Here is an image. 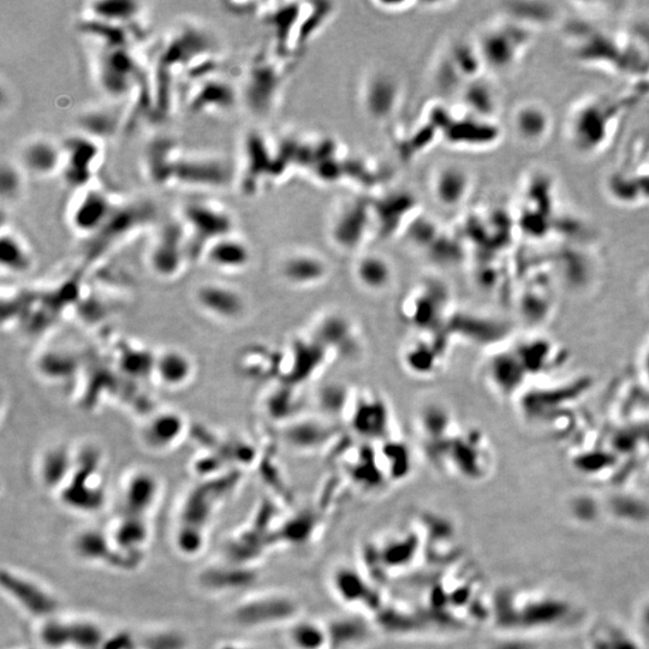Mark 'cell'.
I'll list each match as a JSON object with an SVG mask.
<instances>
[{
	"instance_id": "cell-25",
	"label": "cell",
	"mask_w": 649,
	"mask_h": 649,
	"mask_svg": "<svg viewBox=\"0 0 649 649\" xmlns=\"http://www.w3.org/2000/svg\"><path fill=\"white\" fill-rule=\"evenodd\" d=\"M235 88L219 77H201L189 95L188 109L195 113H214L232 109L236 103Z\"/></svg>"
},
{
	"instance_id": "cell-12",
	"label": "cell",
	"mask_w": 649,
	"mask_h": 649,
	"mask_svg": "<svg viewBox=\"0 0 649 649\" xmlns=\"http://www.w3.org/2000/svg\"><path fill=\"white\" fill-rule=\"evenodd\" d=\"M2 586L9 598L29 616L41 622L57 616L59 601L56 595L33 577L14 569H3Z\"/></svg>"
},
{
	"instance_id": "cell-28",
	"label": "cell",
	"mask_w": 649,
	"mask_h": 649,
	"mask_svg": "<svg viewBox=\"0 0 649 649\" xmlns=\"http://www.w3.org/2000/svg\"><path fill=\"white\" fill-rule=\"evenodd\" d=\"M277 81L278 74L272 64L258 61L249 67L244 83V98L250 109L256 112L269 110Z\"/></svg>"
},
{
	"instance_id": "cell-43",
	"label": "cell",
	"mask_w": 649,
	"mask_h": 649,
	"mask_svg": "<svg viewBox=\"0 0 649 649\" xmlns=\"http://www.w3.org/2000/svg\"><path fill=\"white\" fill-rule=\"evenodd\" d=\"M219 649H254L243 645H236V643H228V645L220 646Z\"/></svg>"
},
{
	"instance_id": "cell-32",
	"label": "cell",
	"mask_w": 649,
	"mask_h": 649,
	"mask_svg": "<svg viewBox=\"0 0 649 649\" xmlns=\"http://www.w3.org/2000/svg\"><path fill=\"white\" fill-rule=\"evenodd\" d=\"M326 624L331 649H359L371 639V627L361 616H343Z\"/></svg>"
},
{
	"instance_id": "cell-24",
	"label": "cell",
	"mask_w": 649,
	"mask_h": 649,
	"mask_svg": "<svg viewBox=\"0 0 649 649\" xmlns=\"http://www.w3.org/2000/svg\"><path fill=\"white\" fill-rule=\"evenodd\" d=\"M431 188L434 198L440 205L460 206L472 189V176L461 165L445 163L434 170Z\"/></svg>"
},
{
	"instance_id": "cell-19",
	"label": "cell",
	"mask_w": 649,
	"mask_h": 649,
	"mask_svg": "<svg viewBox=\"0 0 649 649\" xmlns=\"http://www.w3.org/2000/svg\"><path fill=\"white\" fill-rule=\"evenodd\" d=\"M63 162L62 142L34 136L21 146L19 163L23 170L37 177H51L61 174Z\"/></svg>"
},
{
	"instance_id": "cell-40",
	"label": "cell",
	"mask_w": 649,
	"mask_h": 649,
	"mask_svg": "<svg viewBox=\"0 0 649 649\" xmlns=\"http://www.w3.org/2000/svg\"><path fill=\"white\" fill-rule=\"evenodd\" d=\"M25 174L19 162L4 160L0 169V195L3 205L20 198L25 188Z\"/></svg>"
},
{
	"instance_id": "cell-1",
	"label": "cell",
	"mask_w": 649,
	"mask_h": 649,
	"mask_svg": "<svg viewBox=\"0 0 649 649\" xmlns=\"http://www.w3.org/2000/svg\"><path fill=\"white\" fill-rule=\"evenodd\" d=\"M629 105V98L611 97L589 98L576 105L570 113L568 130L575 150L586 156L603 150L627 115Z\"/></svg>"
},
{
	"instance_id": "cell-35",
	"label": "cell",
	"mask_w": 649,
	"mask_h": 649,
	"mask_svg": "<svg viewBox=\"0 0 649 649\" xmlns=\"http://www.w3.org/2000/svg\"><path fill=\"white\" fill-rule=\"evenodd\" d=\"M291 649H331L327 624L313 618H296L287 625Z\"/></svg>"
},
{
	"instance_id": "cell-8",
	"label": "cell",
	"mask_w": 649,
	"mask_h": 649,
	"mask_svg": "<svg viewBox=\"0 0 649 649\" xmlns=\"http://www.w3.org/2000/svg\"><path fill=\"white\" fill-rule=\"evenodd\" d=\"M300 617V605L294 597L282 592L250 595L238 603L235 621L244 628H265L277 624H290Z\"/></svg>"
},
{
	"instance_id": "cell-29",
	"label": "cell",
	"mask_w": 649,
	"mask_h": 649,
	"mask_svg": "<svg viewBox=\"0 0 649 649\" xmlns=\"http://www.w3.org/2000/svg\"><path fill=\"white\" fill-rule=\"evenodd\" d=\"M0 264L9 275H25L34 265V255L25 238L5 225L0 237Z\"/></svg>"
},
{
	"instance_id": "cell-34",
	"label": "cell",
	"mask_w": 649,
	"mask_h": 649,
	"mask_svg": "<svg viewBox=\"0 0 649 649\" xmlns=\"http://www.w3.org/2000/svg\"><path fill=\"white\" fill-rule=\"evenodd\" d=\"M144 9V3L133 0H101L88 4L91 19L124 27H133L144 14Z\"/></svg>"
},
{
	"instance_id": "cell-15",
	"label": "cell",
	"mask_w": 649,
	"mask_h": 649,
	"mask_svg": "<svg viewBox=\"0 0 649 649\" xmlns=\"http://www.w3.org/2000/svg\"><path fill=\"white\" fill-rule=\"evenodd\" d=\"M196 307L208 318L218 323L232 324L240 321L248 311L246 297L232 285L207 282L194 293Z\"/></svg>"
},
{
	"instance_id": "cell-13",
	"label": "cell",
	"mask_w": 649,
	"mask_h": 649,
	"mask_svg": "<svg viewBox=\"0 0 649 649\" xmlns=\"http://www.w3.org/2000/svg\"><path fill=\"white\" fill-rule=\"evenodd\" d=\"M101 88L111 98L119 100L138 88L140 68L128 47L104 50L98 63Z\"/></svg>"
},
{
	"instance_id": "cell-7",
	"label": "cell",
	"mask_w": 649,
	"mask_h": 649,
	"mask_svg": "<svg viewBox=\"0 0 649 649\" xmlns=\"http://www.w3.org/2000/svg\"><path fill=\"white\" fill-rule=\"evenodd\" d=\"M121 199L107 193L105 189L95 184L74 190L67 208V220L71 229L81 237L92 238L103 229L107 220Z\"/></svg>"
},
{
	"instance_id": "cell-21",
	"label": "cell",
	"mask_w": 649,
	"mask_h": 649,
	"mask_svg": "<svg viewBox=\"0 0 649 649\" xmlns=\"http://www.w3.org/2000/svg\"><path fill=\"white\" fill-rule=\"evenodd\" d=\"M37 466L41 484L58 494L74 473L76 451L63 443L47 445L39 455Z\"/></svg>"
},
{
	"instance_id": "cell-5",
	"label": "cell",
	"mask_w": 649,
	"mask_h": 649,
	"mask_svg": "<svg viewBox=\"0 0 649 649\" xmlns=\"http://www.w3.org/2000/svg\"><path fill=\"white\" fill-rule=\"evenodd\" d=\"M193 261L186 230L180 217L164 223L154 236L147 263L158 278L170 281L180 276Z\"/></svg>"
},
{
	"instance_id": "cell-11",
	"label": "cell",
	"mask_w": 649,
	"mask_h": 649,
	"mask_svg": "<svg viewBox=\"0 0 649 649\" xmlns=\"http://www.w3.org/2000/svg\"><path fill=\"white\" fill-rule=\"evenodd\" d=\"M39 637L49 649H103V629L89 619H63L53 616L41 622Z\"/></svg>"
},
{
	"instance_id": "cell-4",
	"label": "cell",
	"mask_w": 649,
	"mask_h": 649,
	"mask_svg": "<svg viewBox=\"0 0 649 649\" xmlns=\"http://www.w3.org/2000/svg\"><path fill=\"white\" fill-rule=\"evenodd\" d=\"M68 509L89 514L99 511L105 503V488L100 476V455L94 449L76 451L73 475L58 493Z\"/></svg>"
},
{
	"instance_id": "cell-23",
	"label": "cell",
	"mask_w": 649,
	"mask_h": 649,
	"mask_svg": "<svg viewBox=\"0 0 649 649\" xmlns=\"http://www.w3.org/2000/svg\"><path fill=\"white\" fill-rule=\"evenodd\" d=\"M371 214L360 202H347L336 211L331 224V238L341 248L354 249L366 238Z\"/></svg>"
},
{
	"instance_id": "cell-22",
	"label": "cell",
	"mask_w": 649,
	"mask_h": 649,
	"mask_svg": "<svg viewBox=\"0 0 649 649\" xmlns=\"http://www.w3.org/2000/svg\"><path fill=\"white\" fill-rule=\"evenodd\" d=\"M329 266L325 259L311 250L297 249L285 255L281 264V276L294 287H313L325 281Z\"/></svg>"
},
{
	"instance_id": "cell-38",
	"label": "cell",
	"mask_w": 649,
	"mask_h": 649,
	"mask_svg": "<svg viewBox=\"0 0 649 649\" xmlns=\"http://www.w3.org/2000/svg\"><path fill=\"white\" fill-rule=\"evenodd\" d=\"M418 547L419 537L416 534H403L389 538L380 547V562L385 565V569H394L392 567L403 569L418 555Z\"/></svg>"
},
{
	"instance_id": "cell-2",
	"label": "cell",
	"mask_w": 649,
	"mask_h": 649,
	"mask_svg": "<svg viewBox=\"0 0 649 649\" xmlns=\"http://www.w3.org/2000/svg\"><path fill=\"white\" fill-rule=\"evenodd\" d=\"M178 217L187 232L193 261L201 259L208 244L234 234V216L228 207L217 200H189L183 205Z\"/></svg>"
},
{
	"instance_id": "cell-14",
	"label": "cell",
	"mask_w": 649,
	"mask_h": 649,
	"mask_svg": "<svg viewBox=\"0 0 649 649\" xmlns=\"http://www.w3.org/2000/svg\"><path fill=\"white\" fill-rule=\"evenodd\" d=\"M188 432V422L175 409H158L148 415L139 430L142 446L152 454H166L183 442Z\"/></svg>"
},
{
	"instance_id": "cell-18",
	"label": "cell",
	"mask_w": 649,
	"mask_h": 649,
	"mask_svg": "<svg viewBox=\"0 0 649 649\" xmlns=\"http://www.w3.org/2000/svg\"><path fill=\"white\" fill-rule=\"evenodd\" d=\"M331 586L336 597L351 607L378 611L383 605V599L377 589L369 585L367 577L349 565L333 571Z\"/></svg>"
},
{
	"instance_id": "cell-39",
	"label": "cell",
	"mask_w": 649,
	"mask_h": 649,
	"mask_svg": "<svg viewBox=\"0 0 649 649\" xmlns=\"http://www.w3.org/2000/svg\"><path fill=\"white\" fill-rule=\"evenodd\" d=\"M386 407L383 401L377 397L366 396L362 400H357L354 407V414H351V424H353L355 431L360 434H367V436H377L373 419H378L387 422Z\"/></svg>"
},
{
	"instance_id": "cell-9",
	"label": "cell",
	"mask_w": 649,
	"mask_h": 649,
	"mask_svg": "<svg viewBox=\"0 0 649 649\" xmlns=\"http://www.w3.org/2000/svg\"><path fill=\"white\" fill-rule=\"evenodd\" d=\"M234 170L222 154L183 152L178 162L174 186L217 190L229 186Z\"/></svg>"
},
{
	"instance_id": "cell-10",
	"label": "cell",
	"mask_w": 649,
	"mask_h": 649,
	"mask_svg": "<svg viewBox=\"0 0 649 649\" xmlns=\"http://www.w3.org/2000/svg\"><path fill=\"white\" fill-rule=\"evenodd\" d=\"M61 175L65 184L77 190L92 183L103 158V141L77 133L62 141Z\"/></svg>"
},
{
	"instance_id": "cell-16",
	"label": "cell",
	"mask_w": 649,
	"mask_h": 649,
	"mask_svg": "<svg viewBox=\"0 0 649 649\" xmlns=\"http://www.w3.org/2000/svg\"><path fill=\"white\" fill-rule=\"evenodd\" d=\"M162 484L152 470L136 468L124 475L121 486V515L147 518L156 508Z\"/></svg>"
},
{
	"instance_id": "cell-27",
	"label": "cell",
	"mask_w": 649,
	"mask_h": 649,
	"mask_svg": "<svg viewBox=\"0 0 649 649\" xmlns=\"http://www.w3.org/2000/svg\"><path fill=\"white\" fill-rule=\"evenodd\" d=\"M242 174H240L241 187L244 193L253 194L258 182L270 176V169L275 166L271 159L269 145L259 133H249L244 141V158Z\"/></svg>"
},
{
	"instance_id": "cell-37",
	"label": "cell",
	"mask_w": 649,
	"mask_h": 649,
	"mask_svg": "<svg viewBox=\"0 0 649 649\" xmlns=\"http://www.w3.org/2000/svg\"><path fill=\"white\" fill-rule=\"evenodd\" d=\"M355 276L368 290H384L392 281V269L383 256L367 254L357 261Z\"/></svg>"
},
{
	"instance_id": "cell-31",
	"label": "cell",
	"mask_w": 649,
	"mask_h": 649,
	"mask_svg": "<svg viewBox=\"0 0 649 649\" xmlns=\"http://www.w3.org/2000/svg\"><path fill=\"white\" fill-rule=\"evenodd\" d=\"M254 568L229 562L228 565H211L200 574V585L207 591L224 592L242 588L255 580Z\"/></svg>"
},
{
	"instance_id": "cell-30",
	"label": "cell",
	"mask_w": 649,
	"mask_h": 649,
	"mask_svg": "<svg viewBox=\"0 0 649 649\" xmlns=\"http://www.w3.org/2000/svg\"><path fill=\"white\" fill-rule=\"evenodd\" d=\"M515 132L528 144H541L549 138L552 128L550 113L537 104L521 105L515 112Z\"/></svg>"
},
{
	"instance_id": "cell-20",
	"label": "cell",
	"mask_w": 649,
	"mask_h": 649,
	"mask_svg": "<svg viewBox=\"0 0 649 649\" xmlns=\"http://www.w3.org/2000/svg\"><path fill=\"white\" fill-rule=\"evenodd\" d=\"M196 363L193 356L180 348L159 350L154 360L153 378L168 390H182L193 383Z\"/></svg>"
},
{
	"instance_id": "cell-26",
	"label": "cell",
	"mask_w": 649,
	"mask_h": 649,
	"mask_svg": "<svg viewBox=\"0 0 649 649\" xmlns=\"http://www.w3.org/2000/svg\"><path fill=\"white\" fill-rule=\"evenodd\" d=\"M201 260L214 270L237 273L247 269L252 260V252L248 244L234 232L208 244Z\"/></svg>"
},
{
	"instance_id": "cell-42",
	"label": "cell",
	"mask_w": 649,
	"mask_h": 649,
	"mask_svg": "<svg viewBox=\"0 0 649 649\" xmlns=\"http://www.w3.org/2000/svg\"><path fill=\"white\" fill-rule=\"evenodd\" d=\"M187 642L183 635L174 630L151 631L144 637V649H186Z\"/></svg>"
},
{
	"instance_id": "cell-33",
	"label": "cell",
	"mask_w": 649,
	"mask_h": 649,
	"mask_svg": "<svg viewBox=\"0 0 649 649\" xmlns=\"http://www.w3.org/2000/svg\"><path fill=\"white\" fill-rule=\"evenodd\" d=\"M122 106H97L86 110L79 117L81 133L103 141L117 133L123 123Z\"/></svg>"
},
{
	"instance_id": "cell-36",
	"label": "cell",
	"mask_w": 649,
	"mask_h": 649,
	"mask_svg": "<svg viewBox=\"0 0 649 649\" xmlns=\"http://www.w3.org/2000/svg\"><path fill=\"white\" fill-rule=\"evenodd\" d=\"M35 368L40 377L50 381H62L74 377L79 359L69 350L47 349L38 355Z\"/></svg>"
},
{
	"instance_id": "cell-3",
	"label": "cell",
	"mask_w": 649,
	"mask_h": 649,
	"mask_svg": "<svg viewBox=\"0 0 649 649\" xmlns=\"http://www.w3.org/2000/svg\"><path fill=\"white\" fill-rule=\"evenodd\" d=\"M157 218V208L146 199L121 200L97 235L89 238L92 258L109 252L117 244L145 230Z\"/></svg>"
},
{
	"instance_id": "cell-41",
	"label": "cell",
	"mask_w": 649,
	"mask_h": 649,
	"mask_svg": "<svg viewBox=\"0 0 649 649\" xmlns=\"http://www.w3.org/2000/svg\"><path fill=\"white\" fill-rule=\"evenodd\" d=\"M593 649H640L630 634L618 628H600L591 640Z\"/></svg>"
},
{
	"instance_id": "cell-6",
	"label": "cell",
	"mask_w": 649,
	"mask_h": 649,
	"mask_svg": "<svg viewBox=\"0 0 649 649\" xmlns=\"http://www.w3.org/2000/svg\"><path fill=\"white\" fill-rule=\"evenodd\" d=\"M532 39L531 29L509 21L487 28L475 46L482 63L490 65L492 69L508 70L521 61Z\"/></svg>"
},
{
	"instance_id": "cell-17",
	"label": "cell",
	"mask_w": 649,
	"mask_h": 649,
	"mask_svg": "<svg viewBox=\"0 0 649 649\" xmlns=\"http://www.w3.org/2000/svg\"><path fill=\"white\" fill-rule=\"evenodd\" d=\"M183 152V147L169 136H159L148 142L142 156V165L153 184L160 187L174 186L177 165Z\"/></svg>"
}]
</instances>
